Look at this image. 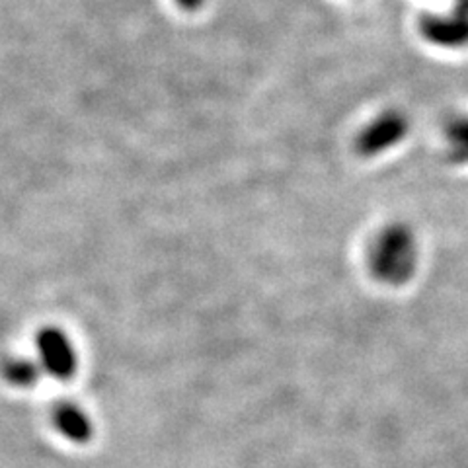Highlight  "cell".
<instances>
[{"mask_svg":"<svg viewBox=\"0 0 468 468\" xmlns=\"http://www.w3.org/2000/svg\"><path fill=\"white\" fill-rule=\"evenodd\" d=\"M418 240L404 225H390L373 239L367 263L377 282L400 287L412 280L418 270Z\"/></svg>","mask_w":468,"mask_h":468,"instance_id":"obj_1","label":"cell"},{"mask_svg":"<svg viewBox=\"0 0 468 468\" xmlns=\"http://www.w3.org/2000/svg\"><path fill=\"white\" fill-rule=\"evenodd\" d=\"M406 133H408L406 115L397 110L385 112L361 131L356 143L357 153L361 156L380 154L392 149V146H397L406 137Z\"/></svg>","mask_w":468,"mask_h":468,"instance_id":"obj_2","label":"cell"},{"mask_svg":"<svg viewBox=\"0 0 468 468\" xmlns=\"http://www.w3.org/2000/svg\"><path fill=\"white\" fill-rule=\"evenodd\" d=\"M37 349L41 365L51 377L67 380L77 371V354L63 330L55 326L43 328L37 334Z\"/></svg>","mask_w":468,"mask_h":468,"instance_id":"obj_3","label":"cell"},{"mask_svg":"<svg viewBox=\"0 0 468 468\" xmlns=\"http://www.w3.org/2000/svg\"><path fill=\"white\" fill-rule=\"evenodd\" d=\"M421 34L435 46L463 48L468 43V14L455 8L443 16H426L421 20Z\"/></svg>","mask_w":468,"mask_h":468,"instance_id":"obj_4","label":"cell"},{"mask_svg":"<svg viewBox=\"0 0 468 468\" xmlns=\"http://www.w3.org/2000/svg\"><path fill=\"white\" fill-rule=\"evenodd\" d=\"M53 421L57 430L61 431L72 443H86L92 439L94 428L90 418L84 414V410L72 402H63L55 408Z\"/></svg>","mask_w":468,"mask_h":468,"instance_id":"obj_5","label":"cell"},{"mask_svg":"<svg viewBox=\"0 0 468 468\" xmlns=\"http://www.w3.org/2000/svg\"><path fill=\"white\" fill-rule=\"evenodd\" d=\"M447 156L455 165H468V117H459L445 131Z\"/></svg>","mask_w":468,"mask_h":468,"instance_id":"obj_6","label":"cell"},{"mask_svg":"<svg viewBox=\"0 0 468 468\" xmlns=\"http://www.w3.org/2000/svg\"><path fill=\"white\" fill-rule=\"evenodd\" d=\"M3 377L14 387L27 388L37 383L39 367L27 357H10L3 363Z\"/></svg>","mask_w":468,"mask_h":468,"instance_id":"obj_7","label":"cell"},{"mask_svg":"<svg viewBox=\"0 0 468 468\" xmlns=\"http://www.w3.org/2000/svg\"><path fill=\"white\" fill-rule=\"evenodd\" d=\"M176 3L186 10H197L203 5V0H176Z\"/></svg>","mask_w":468,"mask_h":468,"instance_id":"obj_8","label":"cell"},{"mask_svg":"<svg viewBox=\"0 0 468 468\" xmlns=\"http://www.w3.org/2000/svg\"><path fill=\"white\" fill-rule=\"evenodd\" d=\"M457 10H463L468 14V0H457Z\"/></svg>","mask_w":468,"mask_h":468,"instance_id":"obj_9","label":"cell"}]
</instances>
